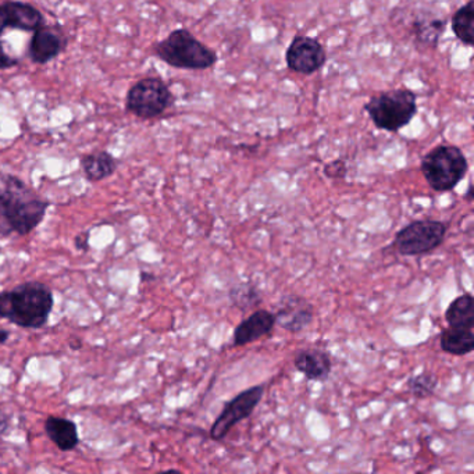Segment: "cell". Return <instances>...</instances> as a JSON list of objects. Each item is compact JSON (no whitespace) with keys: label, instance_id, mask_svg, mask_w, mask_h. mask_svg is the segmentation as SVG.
<instances>
[{"label":"cell","instance_id":"6da1fadb","mask_svg":"<svg viewBox=\"0 0 474 474\" xmlns=\"http://www.w3.org/2000/svg\"><path fill=\"white\" fill-rule=\"evenodd\" d=\"M49 202L12 174H0V236H28L43 221Z\"/></svg>","mask_w":474,"mask_h":474},{"label":"cell","instance_id":"7a4b0ae2","mask_svg":"<svg viewBox=\"0 0 474 474\" xmlns=\"http://www.w3.org/2000/svg\"><path fill=\"white\" fill-rule=\"evenodd\" d=\"M55 298L48 285L28 282L0 292V317L22 328L38 330L46 326Z\"/></svg>","mask_w":474,"mask_h":474},{"label":"cell","instance_id":"3957f363","mask_svg":"<svg viewBox=\"0 0 474 474\" xmlns=\"http://www.w3.org/2000/svg\"><path fill=\"white\" fill-rule=\"evenodd\" d=\"M160 60L183 70H208L218 63V55L205 43L196 40L185 28L173 31L165 40L155 45Z\"/></svg>","mask_w":474,"mask_h":474},{"label":"cell","instance_id":"277c9868","mask_svg":"<svg viewBox=\"0 0 474 474\" xmlns=\"http://www.w3.org/2000/svg\"><path fill=\"white\" fill-rule=\"evenodd\" d=\"M364 112L377 129L397 132L405 129L416 116L417 96L407 88L380 92L364 104Z\"/></svg>","mask_w":474,"mask_h":474},{"label":"cell","instance_id":"5b68a950","mask_svg":"<svg viewBox=\"0 0 474 474\" xmlns=\"http://www.w3.org/2000/svg\"><path fill=\"white\" fill-rule=\"evenodd\" d=\"M420 170L435 192H448L466 177L469 163L458 147L443 144L425 153Z\"/></svg>","mask_w":474,"mask_h":474},{"label":"cell","instance_id":"8992f818","mask_svg":"<svg viewBox=\"0 0 474 474\" xmlns=\"http://www.w3.org/2000/svg\"><path fill=\"white\" fill-rule=\"evenodd\" d=\"M174 96L165 81L149 76L138 81L127 94V111L139 119H155L173 106Z\"/></svg>","mask_w":474,"mask_h":474},{"label":"cell","instance_id":"52a82bcc","mask_svg":"<svg viewBox=\"0 0 474 474\" xmlns=\"http://www.w3.org/2000/svg\"><path fill=\"white\" fill-rule=\"evenodd\" d=\"M447 236V226L443 221H413L398 231L395 236V248L404 256H422L432 254L443 244Z\"/></svg>","mask_w":474,"mask_h":474},{"label":"cell","instance_id":"ba28073f","mask_svg":"<svg viewBox=\"0 0 474 474\" xmlns=\"http://www.w3.org/2000/svg\"><path fill=\"white\" fill-rule=\"evenodd\" d=\"M264 394V386H255L239 392L234 399L226 404L223 412L211 425L210 437L214 441L223 440L234 425L251 416L255 407L262 401Z\"/></svg>","mask_w":474,"mask_h":474},{"label":"cell","instance_id":"9c48e42d","mask_svg":"<svg viewBox=\"0 0 474 474\" xmlns=\"http://www.w3.org/2000/svg\"><path fill=\"white\" fill-rule=\"evenodd\" d=\"M285 60L290 70L303 76L317 73L327 61L325 46L315 38L297 35L288 46Z\"/></svg>","mask_w":474,"mask_h":474},{"label":"cell","instance_id":"30bf717a","mask_svg":"<svg viewBox=\"0 0 474 474\" xmlns=\"http://www.w3.org/2000/svg\"><path fill=\"white\" fill-rule=\"evenodd\" d=\"M275 325L291 333L305 330L313 320V308L300 297H285L274 313Z\"/></svg>","mask_w":474,"mask_h":474},{"label":"cell","instance_id":"8fae6325","mask_svg":"<svg viewBox=\"0 0 474 474\" xmlns=\"http://www.w3.org/2000/svg\"><path fill=\"white\" fill-rule=\"evenodd\" d=\"M43 25V15L37 7L22 2L0 4V35L7 28L35 31Z\"/></svg>","mask_w":474,"mask_h":474},{"label":"cell","instance_id":"7c38bea8","mask_svg":"<svg viewBox=\"0 0 474 474\" xmlns=\"http://www.w3.org/2000/svg\"><path fill=\"white\" fill-rule=\"evenodd\" d=\"M275 326L274 313L260 309L245 318L234 330V345L244 346L264 338Z\"/></svg>","mask_w":474,"mask_h":474},{"label":"cell","instance_id":"4fadbf2b","mask_svg":"<svg viewBox=\"0 0 474 474\" xmlns=\"http://www.w3.org/2000/svg\"><path fill=\"white\" fill-rule=\"evenodd\" d=\"M297 371L312 381H325L333 371V362L327 352L321 349H302L294 358Z\"/></svg>","mask_w":474,"mask_h":474},{"label":"cell","instance_id":"5bb4252c","mask_svg":"<svg viewBox=\"0 0 474 474\" xmlns=\"http://www.w3.org/2000/svg\"><path fill=\"white\" fill-rule=\"evenodd\" d=\"M63 48H65V40H61L60 35L42 25L34 31V37L31 40V60L37 65H45L48 61L58 58Z\"/></svg>","mask_w":474,"mask_h":474},{"label":"cell","instance_id":"9a60e30c","mask_svg":"<svg viewBox=\"0 0 474 474\" xmlns=\"http://www.w3.org/2000/svg\"><path fill=\"white\" fill-rule=\"evenodd\" d=\"M45 433L61 452H70L80 445L78 428L73 420L49 416L45 422Z\"/></svg>","mask_w":474,"mask_h":474},{"label":"cell","instance_id":"2e32d148","mask_svg":"<svg viewBox=\"0 0 474 474\" xmlns=\"http://www.w3.org/2000/svg\"><path fill=\"white\" fill-rule=\"evenodd\" d=\"M474 327L450 326L440 336L441 349L451 355L463 356L474 349Z\"/></svg>","mask_w":474,"mask_h":474},{"label":"cell","instance_id":"e0dca14e","mask_svg":"<svg viewBox=\"0 0 474 474\" xmlns=\"http://www.w3.org/2000/svg\"><path fill=\"white\" fill-rule=\"evenodd\" d=\"M81 167H83L84 174L92 183L104 180L114 174L117 168V160L112 157L111 153L96 152L91 155H85L81 159Z\"/></svg>","mask_w":474,"mask_h":474},{"label":"cell","instance_id":"ac0fdd59","mask_svg":"<svg viewBox=\"0 0 474 474\" xmlns=\"http://www.w3.org/2000/svg\"><path fill=\"white\" fill-rule=\"evenodd\" d=\"M448 326L474 327V298L471 294L461 295L453 300L445 312Z\"/></svg>","mask_w":474,"mask_h":474},{"label":"cell","instance_id":"d6986e66","mask_svg":"<svg viewBox=\"0 0 474 474\" xmlns=\"http://www.w3.org/2000/svg\"><path fill=\"white\" fill-rule=\"evenodd\" d=\"M452 31L463 45H474V0H469L468 4L456 10L452 17Z\"/></svg>","mask_w":474,"mask_h":474},{"label":"cell","instance_id":"ffe728a7","mask_svg":"<svg viewBox=\"0 0 474 474\" xmlns=\"http://www.w3.org/2000/svg\"><path fill=\"white\" fill-rule=\"evenodd\" d=\"M445 25H447V22L440 19L419 20V22H415L413 34L416 38L417 45L435 48L441 35L445 31Z\"/></svg>","mask_w":474,"mask_h":474},{"label":"cell","instance_id":"44dd1931","mask_svg":"<svg viewBox=\"0 0 474 474\" xmlns=\"http://www.w3.org/2000/svg\"><path fill=\"white\" fill-rule=\"evenodd\" d=\"M438 379L433 373H422L407 380V389L415 398H427L434 394Z\"/></svg>","mask_w":474,"mask_h":474},{"label":"cell","instance_id":"7402d4cb","mask_svg":"<svg viewBox=\"0 0 474 474\" xmlns=\"http://www.w3.org/2000/svg\"><path fill=\"white\" fill-rule=\"evenodd\" d=\"M231 298H233L234 303L241 306L244 310L249 309V306L260 302L259 294L252 285H241V287L236 288L231 292Z\"/></svg>","mask_w":474,"mask_h":474},{"label":"cell","instance_id":"603a6c76","mask_svg":"<svg viewBox=\"0 0 474 474\" xmlns=\"http://www.w3.org/2000/svg\"><path fill=\"white\" fill-rule=\"evenodd\" d=\"M346 173H348V167H346V163L344 160L336 159L325 165L326 177L333 178V180L345 178Z\"/></svg>","mask_w":474,"mask_h":474},{"label":"cell","instance_id":"cb8c5ba5","mask_svg":"<svg viewBox=\"0 0 474 474\" xmlns=\"http://www.w3.org/2000/svg\"><path fill=\"white\" fill-rule=\"evenodd\" d=\"M17 65H19V60L7 55V53L4 52V43L0 42V70L12 68Z\"/></svg>","mask_w":474,"mask_h":474},{"label":"cell","instance_id":"d4e9b609","mask_svg":"<svg viewBox=\"0 0 474 474\" xmlns=\"http://www.w3.org/2000/svg\"><path fill=\"white\" fill-rule=\"evenodd\" d=\"M76 246L81 251H86L89 248L88 234H80V236L76 237Z\"/></svg>","mask_w":474,"mask_h":474},{"label":"cell","instance_id":"484cf974","mask_svg":"<svg viewBox=\"0 0 474 474\" xmlns=\"http://www.w3.org/2000/svg\"><path fill=\"white\" fill-rule=\"evenodd\" d=\"M10 333L7 330H2L0 328V344L6 343L7 340H9Z\"/></svg>","mask_w":474,"mask_h":474},{"label":"cell","instance_id":"4316f807","mask_svg":"<svg viewBox=\"0 0 474 474\" xmlns=\"http://www.w3.org/2000/svg\"><path fill=\"white\" fill-rule=\"evenodd\" d=\"M4 422H6V419H2V416H0V434L4 432Z\"/></svg>","mask_w":474,"mask_h":474}]
</instances>
